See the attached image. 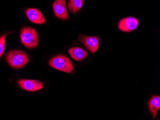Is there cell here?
<instances>
[{"label": "cell", "mask_w": 160, "mask_h": 120, "mask_svg": "<svg viewBox=\"0 0 160 120\" xmlns=\"http://www.w3.org/2000/svg\"><path fill=\"white\" fill-rule=\"evenodd\" d=\"M6 60L10 66L14 69H18L25 67L29 62L28 55L23 51L13 50L6 55Z\"/></svg>", "instance_id": "cell-1"}, {"label": "cell", "mask_w": 160, "mask_h": 120, "mask_svg": "<svg viewBox=\"0 0 160 120\" xmlns=\"http://www.w3.org/2000/svg\"><path fill=\"white\" fill-rule=\"evenodd\" d=\"M48 65L55 70L62 72L72 73L74 71V66L70 59L66 55H59L49 60Z\"/></svg>", "instance_id": "cell-2"}, {"label": "cell", "mask_w": 160, "mask_h": 120, "mask_svg": "<svg viewBox=\"0 0 160 120\" xmlns=\"http://www.w3.org/2000/svg\"><path fill=\"white\" fill-rule=\"evenodd\" d=\"M21 43L27 48H36L39 44L38 34L34 28L25 27L21 30Z\"/></svg>", "instance_id": "cell-3"}, {"label": "cell", "mask_w": 160, "mask_h": 120, "mask_svg": "<svg viewBox=\"0 0 160 120\" xmlns=\"http://www.w3.org/2000/svg\"><path fill=\"white\" fill-rule=\"evenodd\" d=\"M78 41H80L86 47L91 53L94 54L99 48V40L97 36H87L85 35L80 34L78 38Z\"/></svg>", "instance_id": "cell-4"}, {"label": "cell", "mask_w": 160, "mask_h": 120, "mask_svg": "<svg viewBox=\"0 0 160 120\" xmlns=\"http://www.w3.org/2000/svg\"><path fill=\"white\" fill-rule=\"evenodd\" d=\"M139 24L137 19L134 17H127L120 20L118 23V28L122 32H132L138 27Z\"/></svg>", "instance_id": "cell-5"}, {"label": "cell", "mask_w": 160, "mask_h": 120, "mask_svg": "<svg viewBox=\"0 0 160 120\" xmlns=\"http://www.w3.org/2000/svg\"><path fill=\"white\" fill-rule=\"evenodd\" d=\"M53 9L56 17L66 20L69 18L66 7V0H56L53 4Z\"/></svg>", "instance_id": "cell-6"}, {"label": "cell", "mask_w": 160, "mask_h": 120, "mask_svg": "<svg viewBox=\"0 0 160 120\" xmlns=\"http://www.w3.org/2000/svg\"><path fill=\"white\" fill-rule=\"evenodd\" d=\"M18 84L21 88L29 91H38L43 87V83L38 80L20 79Z\"/></svg>", "instance_id": "cell-7"}, {"label": "cell", "mask_w": 160, "mask_h": 120, "mask_svg": "<svg viewBox=\"0 0 160 120\" xmlns=\"http://www.w3.org/2000/svg\"><path fill=\"white\" fill-rule=\"evenodd\" d=\"M26 14L29 20L36 24H43L46 22L45 18L42 12L36 8L26 10Z\"/></svg>", "instance_id": "cell-8"}, {"label": "cell", "mask_w": 160, "mask_h": 120, "mask_svg": "<svg viewBox=\"0 0 160 120\" xmlns=\"http://www.w3.org/2000/svg\"><path fill=\"white\" fill-rule=\"evenodd\" d=\"M148 109L153 119H155L160 109V96L153 95L147 103Z\"/></svg>", "instance_id": "cell-9"}, {"label": "cell", "mask_w": 160, "mask_h": 120, "mask_svg": "<svg viewBox=\"0 0 160 120\" xmlns=\"http://www.w3.org/2000/svg\"><path fill=\"white\" fill-rule=\"evenodd\" d=\"M68 52L72 59L78 61L84 60L88 55L85 50L79 47H72L69 49Z\"/></svg>", "instance_id": "cell-10"}, {"label": "cell", "mask_w": 160, "mask_h": 120, "mask_svg": "<svg viewBox=\"0 0 160 120\" xmlns=\"http://www.w3.org/2000/svg\"><path fill=\"white\" fill-rule=\"evenodd\" d=\"M84 3V0H69L68 8L70 12L75 13L81 9Z\"/></svg>", "instance_id": "cell-11"}, {"label": "cell", "mask_w": 160, "mask_h": 120, "mask_svg": "<svg viewBox=\"0 0 160 120\" xmlns=\"http://www.w3.org/2000/svg\"><path fill=\"white\" fill-rule=\"evenodd\" d=\"M8 33H6L0 37V59L2 57L5 49L6 37Z\"/></svg>", "instance_id": "cell-12"}]
</instances>
